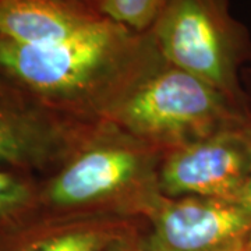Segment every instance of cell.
<instances>
[{
	"instance_id": "cell-3",
	"label": "cell",
	"mask_w": 251,
	"mask_h": 251,
	"mask_svg": "<svg viewBox=\"0 0 251 251\" xmlns=\"http://www.w3.org/2000/svg\"><path fill=\"white\" fill-rule=\"evenodd\" d=\"M105 120L165 155L251 125V108L165 60L150 36L143 62Z\"/></svg>"
},
{
	"instance_id": "cell-15",
	"label": "cell",
	"mask_w": 251,
	"mask_h": 251,
	"mask_svg": "<svg viewBox=\"0 0 251 251\" xmlns=\"http://www.w3.org/2000/svg\"><path fill=\"white\" fill-rule=\"evenodd\" d=\"M85 1H87V3H90V0H85Z\"/></svg>"
},
{
	"instance_id": "cell-6",
	"label": "cell",
	"mask_w": 251,
	"mask_h": 251,
	"mask_svg": "<svg viewBox=\"0 0 251 251\" xmlns=\"http://www.w3.org/2000/svg\"><path fill=\"white\" fill-rule=\"evenodd\" d=\"M250 176L249 125L165 153L159 168V187L168 198L236 200Z\"/></svg>"
},
{
	"instance_id": "cell-1",
	"label": "cell",
	"mask_w": 251,
	"mask_h": 251,
	"mask_svg": "<svg viewBox=\"0 0 251 251\" xmlns=\"http://www.w3.org/2000/svg\"><path fill=\"white\" fill-rule=\"evenodd\" d=\"M148 45V32L110 20L57 44L25 45L0 36V78L54 116L90 126L106 119Z\"/></svg>"
},
{
	"instance_id": "cell-4",
	"label": "cell",
	"mask_w": 251,
	"mask_h": 251,
	"mask_svg": "<svg viewBox=\"0 0 251 251\" xmlns=\"http://www.w3.org/2000/svg\"><path fill=\"white\" fill-rule=\"evenodd\" d=\"M148 34L165 60L249 105L240 74L251 35L229 0H166Z\"/></svg>"
},
{
	"instance_id": "cell-13",
	"label": "cell",
	"mask_w": 251,
	"mask_h": 251,
	"mask_svg": "<svg viewBox=\"0 0 251 251\" xmlns=\"http://www.w3.org/2000/svg\"><path fill=\"white\" fill-rule=\"evenodd\" d=\"M234 201H239L240 204L251 209V176L249 177L247 183L244 184V187L242 188V191L239 193V196L236 197Z\"/></svg>"
},
{
	"instance_id": "cell-7",
	"label": "cell",
	"mask_w": 251,
	"mask_h": 251,
	"mask_svg": "<svg viewBox=\"0 0 251 251\" xmlns=\"http://www.w3.org/2000/svg\"><path fill=\"white\" fill-rule=\"evenodd\" d=\"M84 127L54 116L0 78V171L50 175Z\"/></svg>"
},
{
	"instance_id": "cell-5",
	"label": "cell",
	"mask_w": 251,
	"mask_h": 251,
	"mask_svg": "<svg viewBox=\"0 0 251 251\" xmlns=\"http://www.w3.org/2000/svg\"><path fill=\"white\" fill-rule=\"evenodd\" d=\"M144 222L145 251H243L251 209L234 200L163 197Z\"/></svg>"
},
{
	"instance_id": "cell-10",
	"label": "cell",
	"mask_w": 251,
	"mask_h": 251,
	"mask_svg": "<svg viewBox=\"0 0 251 251\" xmlns=\"http://www.w3.org/2000/svg\"><path fill=\"white\" fill-rule=\"evenodd\" d=\"M41 183L27 172L0 171V251H9L23 234L45 218Z\"/></svg>"
},
{
	"instance_id": "cell-9",
	"label": "cell",
	"mask_w": 251,
	"mask_h": 251,
	"mask_svg": "<svg viewBox=\"0 0 251 251\" xmlns=\"http://www.w3.org/2000/svg\"><path fill=\"white\" fill-rule=\"evenodd\" d=\"M138 221L112 215L45 216L9 251H106L138 233Z\"/></svg>"
},
{
	"instance_id": "cell-8",
	"label": "cell",
	"mask_w": 251,
	"mask_h": 251,
	"mask_svg": "<svg viewBox=\"0 0 251 251\" xmlns=\"http://www.w3.org/2000/svg\"><path fill=\"white\" fill-rule=\"evenodd\" d=\"M103 20L85 0H0V36L17 44L63 42Z\"/></svg>"
},
{
	"instance_id": "cell-11",
	"label": "cell",
	"mask_w": 251,
	"mask_h": 251,
	"mask_svg": "<svg viewBox=\"0 0 251 251\" xmlns=\"http://www.w3.org/2000/svg\"><path fill=\"white\" fill-rule=\"evenodd\" d=\"M166 0H90L102 17L145 34L153 25Z\"/></svg>"
},
{
	"instance_id": "cell-14",
	"label": "cell",
	"mask_w": 251,
	"mask_h": 251,
	"mask_svg": "<svg viewBox=\"0 0 251 251\" xmlns=\"http://www.w3.org/2000/svg\"><path fill=\"white\" fill-rule=\"evenodd\" d=\"M243 251H251V233L249 234V237H247V242L244 244V249Z\"/></svg>"
},
{
	"instance_id": "cell-12",
	"label": "cell",
	"mask_w": 251,
	"mask_h": 251,
	"mask_svg": "<svg viewBox=\"0 0 251 251\" xmlns=\"http://www.w3.org/2000/svg\"><path fill=\"white\" fill-rule=\"evenodd\" d=\"M106 251H145L141 240V234L137 233L134 236H130L122 242L113 244Z\"/></svg>"
},
{
	"instance_id": "cell-2",
	"label": "cell",
	"mask_w": 251,
	"mask_h": 251,
	"mask_svg": "<svg viewBox=\"0 0 251 251\" xmlns=\"http://www.w3.org/2000/svg\"><path fill=\"white\" fill-rule=\"evenodd\" d=\"M162 158L113 122L87 126L62 165L41 183L44 212L145 221L165 197L159 187Z\"/></svg>"
}]
</instances>
